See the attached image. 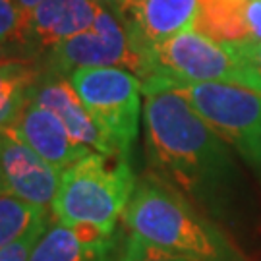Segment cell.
Returning <instances> with one entry per match:
<instances>
[{
  "label": "cell",
  "mask_w": 261,
  "mask_h": 261,
  "mask_svg": "<svg viewBox=\"0 0 261 261\" xmlns=\"http://www.w3.org/2000/svg\"><path fill=\"white\" fill-rule=\"evenodd\" d=\"M143 95L151 165L196 199L228 194L240 170L226 141L174 89H153Z\"/></svg>",
  "instance_id": "6da1fadb"
},
{
  "label": "cell",
  "mask_w": 261,
  "mask_h": 261,
  "mask_svg": "<svg viewBox=\"0 0 261 261\" xmlns=\"http://www.w3.org/2000/svg\"><path fill=\"white\" fill-rule=\"evenodd\" d=\"M124 223L132 234L172 252L192 253L205 261H232L224 238L205 223L184 196L157 176L136 182Z\"/></svg>",
  "instance_id": "7a4b0ae2"
},
{
  "label": "cell",
  "mask_w": 261,
  "mask_h": 261,
  "mask_svg": "<svg viewBox=\"0 0 261 261\" xmlns=\"http://www.w3.org/2000/svg\"><path fill=\"white\" fill-rule=\"evenodd\" d=\"M134 188L128 157L91 151L62 170L53 213L68 226H93L112 234Z\"/></svg>",
  "instance_id": "3957f363"
},
{
  "label": "cell",
  "mask_w": 261,
  "mask_h": 261,
  "mask_svg": "<svg viewBox=\"0 0 261 261\" xmlns=\"http://www.w3.org/2000/svg\"><path fill=\"white\" fill-rule=\"evenodd\" d=\"M184 84H226L261 93V72L194 29L151 48L141 93Z\"/></svg>",
  "instance_id": "277c9868"
},
{
  "label": "cell",
  "mask_w": 261,
  "mask_h": 261,
  "mask_svg": "<svg viewBox=\"0 0 261 261\" xmlns=\"http://www.w3.org/2000/svg\"><path fill=\"white\" fill-rule=\"evenodd\" d=\"M70 82L112 149L128 157L140 122V77L126 68L103 66L75 70Z\"/></svg>",
  "instance_id": "5b68a950"
},
{
  "label": "cell",
  "mask_w": 261,
  "mask_h": 261,
  "mask_svg": "<svg viewBox=\"0 0 261 261\" xmlns=\"http://www.w3.org/2000/svg\"><path fill=\"white\" fill-rule=\"evenodd\" d=\"M261 176V93L226 84H184L170 87Z\"/></svg>",
  "instance_id": "8992f818"
},
{
  "label": "cell",
  "mask_w": 261,
  "mask_h": 261,
  "mask_svg": "<svg viewBox=\"0 0 261 261\" xmlns=\"http://www.w3.org/2000/svg\"><path fill=\"white\" fill-rule=\"evenodd\" d=\"M116 66L126 68L141 80L143 60L130 41V35L107 8H101L93 25L66 39L47 55L45 70L60 75H70L82 68Z\"/></svg>",
  "instance_id": "52a82bcc"
},
{
  "label": "cell",
  "mask_w": 261,
  "mask_h": 261,
  "mask_svg": "<svg viewBox=\"0 0 261 261\" xmlns=\"http://www.w3.org/2000/svg\"><path fill=\"white\" fill-rule=\"evenodd\" d=\"M0 172L4 192L41 209H53L62 170L37 155L10 128L0 130Z\"/></svg>",
  "instance_id": "ba28073f"
},
{
  "label": "cell",
  "mask_w": 261,
  "mask_h": 261,
  "mask_svg": "<svg viewBox=\"0 0 261 261\" xmlns=\"http://www.w3.org/2000/svg\"><path fill=\"white\" fill-rule=\"evenodd\" d=\"M197 10L199 0H122V23L143 60V75L151 48L194 29Z\"/></svg>",
  "instance_id": "9c48e42d"
},
{
  "label": "cell",
  "mask_w": 261,
  "mask_h": 261,
  "mask_svg": "<svg viewBox=\"0 0 261 261\" xmlns=\"http://www.w3.org/2000/svg\"><path fill=\"white\" fill-rule=\"evenodd\" d=\"M29 101L55 112L66 126V130L70 132V136L82 145L103 155H118L112 149L103 132L99 130V126L95 124L89 111L85 109L84 101L80 99L70 77L43 68V74L31 89Z\"/></svg>",
  "instance_id": "30bf717a"
},
{
  "label": "cell",
  "mask_w": 261,
  "mask_h": 261,
  "mask_svg": "<svg viewBox=\"0 0 261 261\" xmlns=\"http://www.w3.org/2000/svg\"><path fill=\"white\" fill-rule=\"evenodd\" d=\"M10 130L58 170H64L93 151L75 141L55 112L33 101L23 107Z\"/></svg>",
  "instance_id": "8fae6325"
},
{
  "label": "cell",
  "mask_w": 261,
  "mask_h": 261,
  "mask_svg": "<svg viewBox=\"0 0 261 261\" xmlns=\"http://www.w3.org/2000/svg\"><path fill=\"white\" fill-rule=\"evenodd\" d=\"M99 0H43L28 16L29 50L37 60L56 45L93 25Z\"/></svg>",
  "instance_id": "7c38bea8"
},
{
  "label": "cell",
  "mask_w": 261,
  "mask_h": 261,
  "mask_svg": "<svg viewBox=\"0 0 261 261\" xmlns=\"http://www.w3.org/2000/svg\"><path fill=\"white\" fill-rule=\"evenodd\" d=\"M112 234L93 226L48 224L37 240L29 261H112Z\"/></svg>",
  "instance_id": "4fadbf2b"
},
{
  "label": "cell",
  "mask_w": 261,
  "mask_h": 261,
  "mask_svg": "<svg viewBox=\"0 0 261 261\" xmlns=\"http://www.w3.org/2000/svg\"><path fill=\"white\" fill-rule=\"evenodd\" d=\"M194 31L215 43H250L246 0H199Z\"/></svg>",
  "instance_id": "5bb4252c"
},
{
  "label": "cell",
  "mask_w": 261,
  "mask_h": 261,
  "mask_svg": "<svg viewBox=\"0 0 261 261\" xmlns=\"http://www.w3.org/2000/svg\"><path fill=\"white\" fill-rule=\"evenodd\" d=\"M41 74L43 66L28 60L0 66V130L10 128L29 103L31 89Z\"/></svg>",
  "instance_id": "9a60e30c"
},
{
  "label": "cell",
  "mask_w": 261,
  "mask_h": 261,
  "mask_svg": "<svg viewBox=\"0 0 261 261\" xmlns=\"http://www.w3.org/2000/svg\"><path fill=\"white\" fill-rule=\"evenodd\" d=\"M45 221H48L47 209L31 205L12 194H0V250Z\"/></svg>",
  "instance_id": "2e32d148"
},
{
  "label": "cell",
  "mask_w": 261,
  "mask_h": 261,
  "mask_svg": "<svg viewBox=\"0 0 261 261\" xmlns=\"http://www.w3.org/2000/svg\"><path fill=\"white\" fill-rule=\"evenodd\" d=\"M0 43L19 48L29 60H35L29 50L28 14L16 0H0Z\"/></svg>",
  "instance_id": "e0dca14e"
},
{
  "label": "cell",
  "mask_w": 261,
  "mask_h": 261,
  "mask_svg": "<svg viewBox=\"0 0 261 261\" xmlns=\"http://www.w3.org/2000/svg\"><path fill=\"white\" fill-rule=\"evenodd\" d=\"M118 261H205L192 253L172 252V250H165L159 248L155 244L145 242L143 238L132 234L126 240V246L122 250V255Z\"/></svg>",
  "instance_id": "ac0fdd59"
},
{
  "label": "cell",
  "mask_w": 261,
  "mask_h": 261,
  "mask_svg": "<svg viewBox=\"0 0 261 261\" xmlns=\"http://www.w3.org/2000/svg\"><path fill=\"white\" fill-rule=\"evenodd\" d=\"M47 226H48V221L37 224L29 232L23 234L21 238H18L16 242H12L4 250H0V261H29V255H31L35 244L43 236Z\"/></svg>",
  "instance_id": "d6986e66"
},
{
  "label": "cell",
  "mask_w": 261,
  "mask_h": 261,
  "mask_svg": "<svg viewBox=\"0 0 261 261\" xmlns=\"http://www.w3.org/2000/svg\"><path fill=\"white\" fill-rule=\"evenodd\" d=\"M238 58L246 60L250 66L261 72V43H223Z\"/></svg>",
  "instance_id": "ffe728a7"
},
{
  "label": "cell",
  "mask_w": 261,
  "mask_h": 261,
  "mask_svg": "<svg viewBox=\"0 0 261 261\" xmlns=\"http://www.w3.org/2000/svg\"><path fill=\"white\" fill-rule=\"evenodd\" d=\"M246 21L250 29V43H261V0H246Z\"/></svg>",
  "instance_id": "44dd1931"
},
{
  "label": "cell",
  "mask_w": 261,
  "mask_h": 261,
  "mask_svg": "<svg viewBox=\"0 0 261 261\" xmlns=\"http://www.w3.org/2000/svg\"><path fill=\"white\" fill-rule=\"evenodd\" d=\"M18 60L35 62V60H29L28 56L23 55L19 48L12 47V45H4V43H0V66L10 64V62H18Z\"/></svg>",
  "instance_id": "7402d4cb"
},
{
  "label": "cell",
  "mask_w": 261,
  "mask_h": 261,
  "mask_svg": "<svg viewBox=\"0 0 261 261\" xmlns=\"http://www.w3.org/2000/svg\"><path fill=\"white\" fill-rule=\"evenodd\" d=\"M16 2H18V6L21 10H23V12H25V14H31V12H33V10L37 8L39 4H41V2H43V0H16Z\"/></svg>",
  "instance_id": "603a6c76"
},
{
  "label": "cell",
  "mask_w": 261,
  "mask_h": 261,
  "mask_svg": "<svg viewBox=\"0 0 261 261\" xmlns=\"http://www.w3.org/2000/svg\"><path fill=\"white\" fill-rule=\"evenodd\" d=\"M0 194H6V192H4V180H2V172H0Z\"/></svg>",
  "instance_id": "cb8c5ba5"
}]
</instances>
